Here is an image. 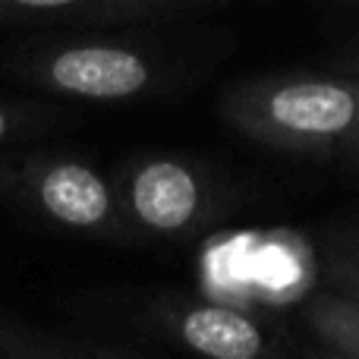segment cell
I'll use <instances>...</instances> for the list:
<instances>
[{"mask_svg": "<svg viewBox=\"0 0 359 359\" xmlns=\"http://www.w3.org/2000/svg\"><path fill=\"white\" fill-rule=\"evenodd\" d=\"M168 10H183V6H202V4H217V0H161Z\"/></svg>", "mask_w": 359, "mask_h": 359, "instance_id": "4fadbf2b", "label": "cell"}, {"mask_svg": "<svg viewBox=\"0 0 359 359\" xmlns=\"http://www.w3.org/2000/svg\"><path fill=\"white\" fill-rule=\"evenodd\" d=\"M25 86L73 101L123 104L151 95L164 82V67L145 48L101 38L54 41L16 60Z\"/></svg>", "mask_w": 359, "mask_h": 359, "instance_id": "277c9868", "label": "cell"}, {"mask_svg": "<svg viewBox=\"0 0 359 359\" xmlns=\"http://www.w3.org/2000/svg\"><path fill=\"white\" fill-rule=\"evenodd\" d=\"M328 69H337V73H353L359 76V38L341 44L334 54L328 57Z\"/></svg>", "mask_w": 359, "mask_h": 359, "instance_id": "8fae6325", "label": "cell"}, {"mask_svg": "<svg viewBox=\"0 0 359 359\" xmlns=\"http://www.w3.org/2000/svg\"><path fill=\"white\" fill-rule=\"evenodd\" d=\"M158 325L170 341L211 359H259L278 353L274 334L262 318L224 303H170L158 306Z\"/></svg>", "mask_w": 359, "mask_h": 359, "instance_id": "5b68a950", "label": "cell"}, {"mask_svg": "<svg viewBox=\"0 0 359 359\" xmlns=\"http://www.w3.org/2000/svg\"><path fill=\"white\" fill-rule=\"evenodd\" d=\"M328 284L331 290L347 293V297L359 299V249H344L331 259L328 265Z\"/></svg>", "mask_w": 359, "mask_h": 359, "instance_id": "30bf717a", "label": "cell"}, {"mask_svg": "<svg viewBox=\"0 0 359 359\" xmlns=\"http://www.w3.org/2000/svg\"><path fill=\"white\" fill-rule=\"evenodd\" d=\"M161 13H170L161 0H0V25L133 22Z\"/></svg>", "mask_w": 359, "mask_h": 359, "instance_id": "8992f818", "label": "cell"}, {"mask_svg": "<svg viewBox=\"0 0 359 359\" xmlns=\"http://www.w3.org/2000/svg\"><path fill=\"white\" fill-rule=\"evenodd\" d=\"M0 202L60 230L130 240L117 211L111 177L76 155L0 149Z\"/></svg>", "mask_w": 359, "mask_h": 359, "instance_id": "7a4b0ae2", "label": "cell"}, {"mask_svg": "<svg viewBox=\"0 0 359 359\" xmlns=\"http://www.w3.org/2000/svg\"><path fill=\"white\" fill-rule=\"evenodd\" d=\"M309 334L334 356L359 359V299L347 293H316L303 309Z\"/></svg>", "mask_w": 359, "mask_h": 359, "instance_id": "ba28073f", "label": "cell"}, {"mask_svg": "<svg viewBox=\"0 0 359 359\" xmlns=\"http://www.w3.org/2000/svg\"><path fill=\"white\" fill-rule=\"evenodd\" d=\"M356 249H359V246H356Z\"/></svg>", "mask_w": 359, "mask_h": 359, "instance_id": "5bb4252c", "label": "cell"}, {"mask_svg": "<svg viewBox=\"0 0 359 359\" xmlns=\"http://www.w3.org/2000/svg\"><path fill=\"white\" fill-rule=\"evenodd\" d=\"M344 158L359 164V111H356V123H353V133H350V142H347V151H344Z\"/></svg>", "mask_w": 359, "mask_h": 359, "instance_id": "7c38bea8", "label": "cell"}, {"mask_svg": "<svg viewBox=\"0 0 359 359\" xmlns=\"http://www.w3.org/2000/svg\"><path fill=\"white\" fill-rule=\"evenodd\" d=\"M111 183L130 240H189L224 211L221 183L183 155L126 158Z\"/></svg>", "mask_w": 359, "mask_h": 359, "instance_id": "3957f363", "label": "cell"}, {"mask_svg": "<svg viewBox=\"0 0 359 359\" xmlns=\"http://www.w3.org/2000/svg\"><path fill=\"white\" fill-rule=\"evenodd\" d=\"M359 111L353 73H280L233 82L221 117L259 145L306 158H344Z\"/></svg>", "mask_w": 359, "mask_h": 359, "instance_id": "6da1fadb", "label": "cell"}, {"mask_svg": "<svg viewBox=\"0 0 359 359\" xmlns=\"http://www.w3.org/2000/svg\"><path fill=\"white\" fill-rule=\"evenodd\" d=\"M60 114L48 104H29V101H0V149L22 139H35L57 123Z\"/></svg>", "mask_w": 359, "mask_h": 359, "instance_id": "9c48e42d", "label": "cell"}, {"mask_svg": "<svg viewBox=\"0 0 359 359\" xmlns=\"http://www.w3.org/2000/svg\"><path fill=\"white\" fill-rule=\"evenodd\" d=\"M133 353H136L133 347L79 341V337L35 328L0 312V359H114Z\"/></svg>", "mask_w": 359, "mask_h": 359, "instance_id": "52a82bcc", "label": "cell"}]
</instances>
